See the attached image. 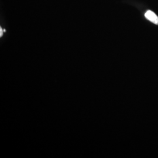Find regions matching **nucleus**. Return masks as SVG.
Listing matches in <instances>:
<instances>
[{
    "label": "nucleus",
    "instance_id": "f257e3e1",
    "mask_svg": "<svg viewBox=\"0 0 158 158\" xmlns=\"http://www.w3.org/2000/svg\"><path fill=\"white\" fill-rule=\"evenodd\" d=\"M145 17L148 20L156 25H158V17L151 10L147 11L145 14Z\"/></svg>",
    "mask_w": 158,
    "mask_h": 158
}]
</instances>
